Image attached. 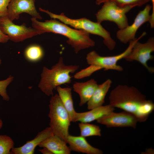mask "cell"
Returning a JSON list of instances; mask_svg holds the SVG:
<instances>
[{
  "mask_svg": "<svg viewBox=\"0 0 154 154\" xmlns=\"http://www.w3.org/2000/svg\"><path fill=\"white\" fill-rule=\"evenodd\" d=\"M56 89L64 106L69 114L71 122H75L76 112L74 108L71 88H62L58 86Z\"/></svg>",
  "mask_w": 154,
  "mask_h": 154,
  "instance_id": "d6986e66",
  "label": "cell"
},
{
  "mask_svg": "<svg viewBox=\"0 0 154 154\" xmlns=\"http://www.w3.org/2000/svg\"><path fill=\"white\" fill-rule=\"evenodd\" d=\"M3 125V122L2 120L0 118V129L1 128Z\"/></svg>",
  "mask_w": 154,
  "mask_h": 154,
  "instance_id": "4dcf8cb0",
  "label": "cell"
},
{
  "mask_svg": "<svg viewBox=\"0 0 154 154\" xmlns=\"http://www.w3.org/2000/svg\"><path fill=\"white\" fill-rule=\"evenodd\" d=\"M44 52L39 45L33 44L27 47L25 50L24 55L26 58L32 62H37L40 60L44 56Z\"/></svg>",
  "mask_w": 154,
  "mask_h": 154,
  "instance_id": "ffe728a7",
  "label": "cell"
},
{
  "mask_svg": "<svg viewBox=\"0 0 154 154\" xmlns=\"http://www.w3.org/2000/svg\"><path fill=\"white\" fill-rule=\"evenodd\" d=\"M152 8V6L147 4L138 13L131 25L117 31L116 33L117 39L124 44L135 40V34L139 29L146 22H149L150 19V12Z\"/></svg>",
  "mask_w": 154,
  "mask_h": 154,
  "instance_id": "30bf717a",
  "label": "cell"
},
{
  "mask_svg": "<svg viewBox=\"0 0 154 154\" xmlns=\"http://www.w3.org/2000/svg\"><path fill=\"white\" fill-rule=\"evenodd\" d=\"M103 3L101 9L96 14L97 22L101 23L104 21L112 22L117 25L119 29H123L129 25L126 14L133 7L120 6L111 1Z\"/></svg>",
  "mask_w": 154,
  "mask_h": 154,
  "instance_id": "8992f818",
  "label": "cell"
},
{
  "mask_svg": "<svg viewBox=\"0 0 154 154\" xmlns=\"http://www.w3.org/2000/svg\"><path fill=\"white\" fill-rule=\"evenodd\" d=\"M33 28L38 35L51 32L64 36L68 39L66 42L74 48L77 53L80 50L94 46L95 42L91 39L89 34L81 30L71 28L56 19L39 21L32 17L31 19Z\"/></svg>",
  "mask_w": 154,
  "mask_h": 154,
  "instance_id": "7a4b0ae2",
  "label": "cell"
},
{
  "mask_svg": "<svg viewBox=\"0 0 154 154\" xmlns=\"http://www.w3.org/2000/svg\"><path fill=\"white\" fill-rule=\"evenodd\" d=\"M14 146V141L10 137L0 135V154H11V151Z\"/></svg>",
  "mask_w": 154,
  "mask_h": 154,
  "instance_id": "603a6c76",
  "label": "cell"
},
{
  "mask_svg": "<svg viewBox=\"0 0 154 154\" xmlns=\"http://www.w3.org/2000/svg\"><path fill=\"white\" fill-rule=\"evenodd\" d=\"M1 59L0 58V65H1Z\"/></svg>",
  "mask_w": 154,
  "mask_h": 154,
  "instance_id": "1f68e13d",
  "label": "cell"
},
{
  "mask_svg": "<svg viewBox=\"0 0 154 154\" xmlns=\"http://www.w3.org/2000/svg\"><path fill=\"white\" fill-rule=\"evenodd\" d=\"M101 69V68L99 67L90 65L88 67L76 73L74 77L76 79H81L89 76L95 72Z\"/></svg>",
  "mask_w": 154,
  "mask_h": 154,
  "instance_id": "cb8c5ba5",
  "label": "cell"
},
{
  "mask_svg": "<svg viewBox=\"0 0 154 154\" xmlns=\"http://www.w3.org/2000/svg\"><path fill=\"white\" fill-rule=\"evenodd\" d=\"M0 28L9 39L16 42L38 35L33 28L27 27L24 23L21 25H15L7 16L0 17Z\"/></svg>",
  "mask_w": 154,
  "mask_h": 154,
  "instance_id": "ba28073f",
  "label": "cell"
},
{
  "mask_svg": "<svg viewBox=\"0 0 154 154\" xmlns=\"http://www.w3.org/2000/svg\"><path fill=\"white\" fill-rule=\"evenodd\" d=\"M98 85L97 82L94 79L83 82H76L73 84L74 91L78 93L80 97V106H82L89 101Z\"/></svg>",
  "mask_w": 154,
  "mask_h": 154,
  "instance_id": "e0dca14e",
  "label": "cell"
},
{
  "mask_svg": "<svg viewBox=\"0 0 154 154\" xmlns=\"http://www.w3.org/2000/svg\"><path fill=\"white\" fill-rule=\"evenodd\" d=\"M115 108L109 104L106 106H102L92 109L90 110L83 112H76L75 122L89 123L109 113L114 111Z\"/></svg>",
  "mask_w": 154,
  "mask_h": 154,
  "instance_id": "9a60e30c",
  "label": "cell"
},
{
  "mask_svg": "<svg viewBox=\"0 0 154 154\" xmlns=\"http://www.w3.org/2000/svg\"><path fill=\"white\" fill-rule=\"evenodd\" d=\"M53 134L49 127L38 132L33 139L27 141L23 146L14 147L11 151V154H33L36 147L47 137Z\"/></svg>",
  "mask_w": 154,
  "mask_h": 154,
  "instance_id": "4fadbf2b",
  "label": "cell"
},
{
  "mask_svg": "<svg viewBox=\"0 0 154 154\" xmlns=\"http://www.w3.org/2000/svg\"><path fill=\"white\" fill-rule=\"evenodd\" d=\"M43 148L39 149V151L43 154H53L52 153L48 148L46 147H42Z\"/></svg>",
  "mask_w": 154,
  "mask_h": 154,
  "instance_id": "f1b7e54d",
  "label": "cell"
},
{
  "mask_svg": "<svg viewBox=\"0 0 154 154\" xmlns=\"http://www.w3.org/2000/svg\"><path fill=\"white\" fill-rule=\"evenodd\" d=\"M110 79H108L102 84L98 85L91 97L87 103V108L90 110L102 106L105 98L112 84Z\"/></svg>",
  "mask_w": 154,
  "mask_h": 154,
  "instance_id": "ac0fdd59",
  "label": "cell"
},
{
  "mask_svg": "<svg viewBox=\"0 0 154 154\" xmlns=\"http://www.w3.org/2000/svg\"><path fill=\"white\" fill-rule=\"evenodd\" d=\"M146 34L143 32L137 38L130 41L128 46L126 49L120 54L116 56H100L96 52L92 51L88 53L86 57V62L90 65H94L100 67L104 70H112L118 71L123 70V68L117 64V62L124 58L130 52L136 42Z\"/></svg>",
  "mask_w": 154,
  "mask_h": 154,
  "instance_id": "52a82bcc",
  "label": "cell"
},
{
  "mask_svg": "<svg viewBox=\"0 0 154 154\" xmlns=\"http://www.w3.org/2000/svg\"><path fill=\"white\" fill-rule=\"evenodd\" d=\"M80 136L84 137L101 135V129L98 125L88 123L81 122L78 123Z\"/></svg>",
  "mask_w": 154,
  "mask_h": 154,
  "instance_id": "44dd1931",
  "label": "cell"
},
{
  "mask_svg": "<svg viewBox=\"0 0 154 154\" xmlns=\"http://www.w3.org/2000/svg\"><path fill=\"white\" fill-rule=\"evenodd\" d=\"M79 67L77 65H65L62 58L61 57L58 62L51 69L45 66L43 67L38 87L46 95L52 96L53 90L57 87L71 82L70 74L75 72Z\"/></svg>",
  "mask_w": 154,
  "mask_h": 154,
  "instance_id": "3957f363",
  "label": "cell"
},
{
  "mask_svg": "<svg viewBox=\"0 0 154 154\" xmlns=\"http://www.w3.org/2000/svg\"><path fill=\"white\" fill-rule=\"evenodd\" d=\"M67 144L60 137L53 134L43 141L38 146L48 148L53 154H70L71 150Z\"/></svg>",
  "mask_w": 154,
  "mask_h": 154,
  "instance_id": "2e32d148",
  "label": "cell"
},
{
  "mask_svg": "<svg viewBox=\"0 0 154 154\" xmlns=\"http://www.w3.org/2000/svg\"><path fill=\"white\" fill-rule=\"evenodd\" d=\"M96 121L108 128L130 127L134 129L138 122L134 115L125 111L119 113L112 112L97 119Z\"/></svg>",
  "mask_w": 154,
  "mask_h": 154,
  "instance_id": "8fae6325",
  "label": "cell"
},
{
  "mask_svg": "<svg viewBox=\"0 0 154 154\" xmlns=\"http://www.w3.org/2000/svg\"><path fill=\"white\" fill-rule=\"evenodd\" d=\"M11 0H0V17L7 16L8 7Z\"/></svg>",
  "mask_w": 154,
  "mask_h": 154,
  "instance_id": "484cf974",
  "label": "cell"
},
{
  "mask_svg": "<svg viewBox=\"0 0 154 154\" xmlns=\"http://www.w3.org/2000/svg\"><path fill=\"white\" fill-rule=\"evenodd\" d=\"M40 11L47 14L52 19H57L66 25L76 29L82 30L89 34L97 35L104 39L103 42L110 50H113L116 45V42L112 38L110 33L104 28L101 23L94 22L85 18L73 19L66 16L63 13L60 15L53 13L49 11L39 8Z\"/></svg>",
  "mask_w": 154,
  "mask_h": 154,
  "instance_id": "277c9868",
  "label": "cell"
},
{
  "mask_svg": "<svg viewBox=\"0 0 154 154\" xmlns=\"http://www.w3.org/2000/svg\"><path fill=\"white\" fill-rule=\"evenodd\" d=\"M146 96L137 88L125 85H119L111 92L110 104L114 107L131 113L138 122H144L154 110L152 101L147 100Z\"/></svg>",
  "mask_w": 154,
  "mask_h": 154,
  "instance_id": "6da1fadb",
  "label": "cell"
},
{
  "mask_svg": "<svg viewBox=\"0 0 154 154\" xmlns=\"http://www.w3.org/2000/svg\"><path fill=\"white\" fill-rule=\"evenodd\" d=\"M149 1V0H96V3L100 5L106 2L111 1L115 2L120 6H130L134 7L141 6Z\"/></svg>",
  "mask_w": 154,
  "mask_h": 154,
  "instance_id": "7402d4cb",
  "label": "cell"
},
{
  "mask_svg": "<svg viewBox=\"0 0 154 154\" xmlns=\"http://www.w3.org/2000/svg\"><path fill=\"white\" fill-rule=\"evenodd\" d=\"M13 77L10 75L6 79L0 81V95L4 100L8 101L9 97L7 94L6 88L7 86L13 81Z\"/></svg>",
  "mask_w": 154,
  "mask_h": 154,
  "instance_id": "d4e9b609",
  "label": "cell"
},
{
  "mask_svg": "<svg viewBox=\"0 0 154 154\" xmlns=\"http://www.w3.org/2000/svg\"><path fill=\"white\" fill-rule=\"evenodd\" d=\"M146 151L147 152H145L144 153H147L150 154H151V153H152L153 154V151H154L153 150V149H148Z\"/></svg>",
  "mask_w": 154,
  "mask_h": 154,
  "instance_id": "f546056e",
  "label": "cell"
},
{
  "mask_svg": "<svg viewBox=\"0 0 154 154\" xmlns=\"http://www.w3.org/2000/svg\"><path fill=\"white\" fill-rule=\"evenodd\" d=\"M49 127L53 134L67 143L71 120L58 94L52 96L49 105Z\"/></svg>",
  "mask_w": 154,
  "mask_h": 154,
  "instance_id": "5b68a950",
  "label": "cell"
},
{
  "mask_svg": "<svg viewBox=\"0 0 154 154\" xmlns=\"http://www.w3.org/2000/svg\"><path fill=\"white\" fill-rule=\"evenodd\" d=\"M137 41L135 44L130 53L124 58L126 60L131 62L135 60L138 62L150 73L154 72V68L149 66L147 62L153 59L151 54L154 51V38L150 37L147 41L144 43Z\"/></svg>",
  "mask_w": 154,
  "mask_h": 154,
  "instance_id": "9c48e42d",
  "label": "cell"
},
{
  "mask_svg": "<svg viewBox=\"0 0 154 154\" xmlns=\"http://www.w3.org/2000/svg\"><path fill=\"white\" fill-rule=\"evenodd\" d=\"M35 0H11L8 7L7 17L12 21L18 19L20 15L27 13L32 17L41 19L35 5Z\"/></svg>",
  "mask_w": 154,
  "mask_h": 154,
  "instance_id": "7c38bea8",
  "label": "cell"
},
{
  "mask_svg": "<svg viewBox=\"0 0 154 154\" xmlns=\"http://www.w3.org/2000/svg\"><path fill=\"white\" fill-rule=\"evenodd\" d=\"M150 0L152 3V12L150 15V19L149 21L152 28L154 27V0Z\"/></svg>",
  "mask_w": 154,
  "mask_h": 154,
  "instance_id": "4316f807",
  "label": "cell"
},
{
  "mask_svg": "<svg viewBox=\"0 0 154 154\" xmlns=\"http://www.w3.org/2000/svg\"><path fill=\"white\" fill-rule=\"evenodd\" d=\"M9 40L8 36L2 32L0 28V43L7 42Z\"/></svg>",
  "mask_w": 154,
  "mask_h": 154,
  "instance_id": "83f0119b",
  "label": "cell"
},
{
  "mask_svg": "<svg viewBox=\"0 0 154 154\" xmlns=\"http://www.w3.org/2000/svg\"><path fill=\"white\" fill-rule=\"evenodd\" d=\"M67 143L71 150L87 154H102L100 149L95 148L89 144L85 138L81 136H74L69 135Z\"/></svg>",
  "mask_w": 154,
  "mask_h": 154,
  "instance_id": "5bb4252c",
  "label": "cell"
}]
</instances>
